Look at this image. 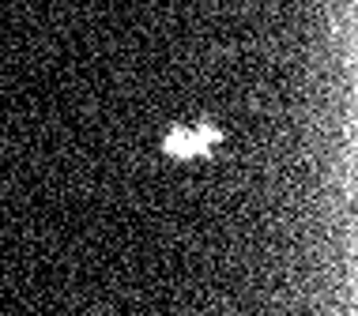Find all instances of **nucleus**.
<instances>
[{
  "mask_svg": "<svg viewBox=\"0 0 358 316\" xmlns=\"http://www.w3.org/2000/svg\"><path fill=\"white\" fill-rule=\"evenodd\" d=\"M211 143H219L215 128H173L166 136V155L170 158H196V155H208Z\"/></svg>",
  "mask_w": 358,
  "mask_h": 316,
  "instance_id": "f257e3e1",
  "label": "nucleus"
}]
</instances>
